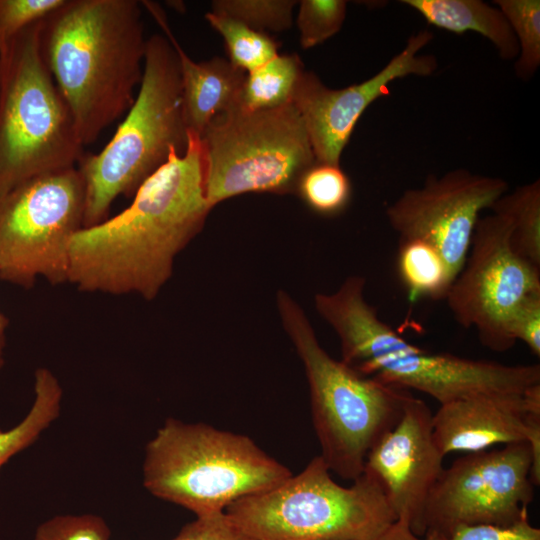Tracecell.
<instances>
[{
    "label": "cell",
    "instance_id": "cell-10",
    "mask_svg": "<svg viewBox=\"0 0 540 540\" xmlns=\"http://www.w3.org/2000/svg\"><path fill=\"white\" fill-rule=\"evenodd\" d=\"M528 442L467 453L443 468L423 516V537L447 540L460 526H509L528 515L534 497Z\"/></svg>",
    "mask_w": 540,
    "mask_h": 540
},
{
    "label": "cell",
    "instance_id": "cell-4",
    "mask_svg": "<svg viewBox=\"0 0 540 540\" xmlns=\"http://www.w3.org/2000/svg\"><path fill=\"white\" fill-rule=\"evenodd\" d=\"M143 486L196 517L270 490L292 472L250 437L168 418L145 447Z\"/></svg>",
    "mask_w": 540,
    "mask_h": 540
},
{
    "label": "cell",
    "instance_id": "cell-17",
    "mask_svg": "<svg viewBox=\"0 0 540 540\" xmlns=\"http://www.w3.org/2000/svg\"><path fill=\"white\" fill-rule=\"evenodd\" d=\"M365 283L362 276H350L335 292L314 298L317 312L340 339L341 361L356 371L375 358L416 347L379 318L364 298Z\"/></svg>",
    "mask_w": 540,
    "mask_h": 540
},
{
    "label": "cell",
    "instance_id": "cell-24",
    "mask_svg": "<svg viewBox=\"0 0 540 540\" xmlns=\"http://www.w3.org/2000/svg\"><path fill=\"white\" fill-rule=\"evenodd\" d=\"M205 18L224 39L228 60L245 73L262 66L279 54L277 42L267 33L211 11L206 13Z\"/></svg>",
    "mask_w": 540,
    "mask_h": 540
},
{
    "label": "cell",
    "instance_id": "cell-11",
    "mask_svg": "<svg viewBox=\"0 0 540 540\" xmlns=\"http://www.w3.org/2000/svg\"><path fill=\"white\" fill-rule=\"evenodd\" d=\"M510 234L503 214L480 218L466 262L445 297L454 319L474 327L481 344L494 352L514 346L511 316L524 298L540 292V268L514 251Z\"/></svg>",
    "mask_w": 540,
    "mask_h": 540
},
{
    "label": "cell",
    "instance_id": "cell-15",
    "mask_svg": "<svg viewBox=\"0 0 540 540\" xmlns=\"http://www.w3.org/2000/svg\"><path fill=\"white\" fill-rule=\"evenodd\" d=\"M380 382L425 393L439 404L478 393H523L540 383V366L429 353L416 346L404 353L375 358L357 370Z\"/></svg>",
    "mask_w": 540,
    "mask_h": 540
},
{
    "label": "cell",
    "instance_id": "cell-35",
    "mask_svg": "<svg viewBox=\"0 0 540 540\" xmlns=\"http://www.w3.org/2000/svg\"><path fill=\"white\" fill-rule=\"evenodd\" d=\"M8 318L0 311V369L5 363L6 329L8 327Z\"/></svg>",
    "mask_w": 540,
    "mask_h": 540
},
{
    "label": "cell",
    "instance_id": "cell-19",
    "mask_svg": "<svg viewBox=\"0 0 540 540\" xmlns=\"http://www.w3.org/2000/svg\"><path fill=\"white\" fill-rule=\"evenodd\" d=\"M430 25L462 34L468 31L488 39L504 61L516 60L519 46L503 13L481 0H402Z\"/></svg>",
    "mask_w": 540,
    "mask_h": 540
},
{
    "label": "cell",
    "instance_id": "cell-1",
    "mask_svg": "<svg viewBox=\"0 0 540 540\" xmlns=\"http://www.w3.org/2000/svg\"><path fill=\"white\" fill-rule=\"evenodd\" d=\"M112 218L80 229L69 243L68 282L80 291L136 293L150 301L173 272L174 259L202 230L210 206L199 137L168 161Z\"/></svg>",
    "mask_w": 540,
    "mask_h": 540
},
{
    "label": "cell",
    "instance_id": "cell-34",
    "mask_svg": "<svg viewBox=\"0 0 540 540\" xmlns=\"http://www.w3.org/2000/svg\"><path fill=\"white\" fill-rule=\"evenodd\" d=\"M375 540H434L416 535L407 524L395 521Z\"/></svg>",
    "mask_w": 540,
    "mask_h": 540
},
{
    "label": "cell",
    "instance_id": "cell-18",
    "mask_svg": "<svg viewBox=\"0 0 540 540\" xmlns=\"http://www.w3.org/2000/svg\"><path fill=\"white\" fill-rule=\"evenodd\" d=\"M141 4L159 24L177 53L186 126L189 133L200 137L216 115L239 106L246 73L221 57L195 62L174 37L162 8L151 1H141Z\"/></svg>",
    "mask_w": 540,
    "mask_h": 540
},
{
    "label": "cell",
    "instance_id": "cell-8",
    "mask_svg": "<svg viewBox=\"0 0 540 540\" xmlns=\"http://www.w3.org/2000/svg\"><path fill=\"white\" fill-rule=\"evenodd\" d=\"M199 140L212 208L249 192L295 194L299 179L316 162L292 103L262 110L236 106L216 115Z\"/></svg>",
    "mask_w": 540,
    "mask_h": 540
},
{
    "label": "cell",
    "instance_id": "cell-20",
    "mask_svg": "<svg viewBox=\"0 0 540 540\" xmlns=\"http://www.w3.org/2000/svg\"><path fill=\"white\" fill-rule=\"evenodd\" d=\"M63 389L54 373L45 367L34 373V398L24 418L10 429L0 427V471L16 454L34 444L60 416Z\"/></svg>",
    "mask_w": 540,
    "mask_h": 540
},
{
    "label": "cell",
    "instance_id": "cell-13",
    "mask_svg": "<svg viewBox=\"0 0 540 540\" xmlns=\"http://www.w3.org/2000/svg\"><path fill=\"white\" fill-rule=\"evenodd\" d=\"M433 39L429 30L411 35L405 47L369 79L342 89L327 87L313 72L303 71L291 103L307 131L316 162L340 165V158L363 112L389 92V84L410 75L431 76L434 55L420 54Z\"/></svg>",
    "mask_w": 540,
    "mask_h": 540
},
{
    "label": "cell",
    "instance_id": "cell-23",
    "mask_svg": "<svg viewBox=\"0 0 540 540\" xmlns=\"http://www.w3.org/2000/svg\"><path fill=\"white\" fill-rule=\"evenodd\" d=\"M507 217L514 251L540 268V181L506 192L491 207Z\"/></svg>",
    "mask_w": 540,
    "mask_h": 540
},
{
    "label": "cell",
    "instance_id": "cell-26",
    "mask_svg": "<svg viewBox=\"0 0 540 540\" xmlns=\"http://www.w3.org/2000/svg\"><path fill=\"white\" fill-rule=\"evenodd\" d=\"M494 4L507 19L518 42L516 76L528 80L540 65V1L496 0Z\"/></svg>",
    "mask_w": 540,
    "mask_h": 540
},
{
    "label": "cell",
    "instance_id": "cell-30",
    "mask_svg": "<svg viewBox=\"0 0 540 540\" xmlns=\"http://www.w3.org/2000/svg\"><path fill=\"white\" fill-rule=\"evenodd\" d=\"M104 519L95 514L57 515L41 523L33 540H110Z\"/></svg>",
    "mask_w": 540,
    "mask_h": 540
},
{
    "label": "cell",
    "instance_id": "cell-33",
    "mask_svg": "<svg viewBox=\"0 0 540 540\" xmlns=\"http://www.w3.org/2000/svg\"><path fill=\"white\" fill-rule=\"evenodd\" d=\"M173 540H249L229 520L225 511L196 517Z\"/></svg>",
    "mask_w": 540,
    "mask_h": 540
},
{
    "label": "cell",
    "instance_id": "cell-5",
    "mask_svg": "<svg viewBox=\"0 0 540 540\" xmlns=\"http://www.w3.org/2000/svg\"><path fill=\"white\" fill-rule=\"evenodd\" d=\"M276 303L304 365L320 456L330 471L354 481L364 471L369 450L396 425L412 393L332 358L318 342L304 310L286 291L277 292Z\"/></svg>",
    "mask_w": 540,
    "mask_h": 540
},
{
    "label": "cell",
    "instance_id": "cell-12",
    "mask_svg": "<svg viewBox=\"0 0 540 540\" xmlns=\"http://www.w3.org/2000/svg\"><path fill=\"white\" fill-rule=\"evenodd\" d=\"M508 183L467 169L430 174L423 185L407 189L386 209L400 240L420 239L435 247L455 278L462 270L480 213L491 209Z\"/></svg>",
    "mask_w": 540,
    "mask_h": 540
},
{
    "label": "cell",
    "instance_id": "cell-22",
    "mask_svg": "<svg viewBox=\"0 0 540 540\" xmlns=\"http://www.w3.org/2000/svg\"><path fill=\"white\" fill-rule=\"evenodd\" d=\"M398 271L413 299L445 298L454 281L438 250L420 239L400 240Z\"/></svg>",
    "mask_w": 540,
    "mask_h": 540
},
{
    "label": "cell",
    "instance_id": "cell-9",
    "mask_svg": "<svg viewBox=\"0 0 540 540\" xmlns=\"http://www.w3.org/2000/svg\"><path fill=\"white\" fill-rule=\"evenodd\" d=\"M77 167L31 178L0 197V279L29 289L38 277L68 282L69 243L83 228Z\"/></svg>",
    "mask_w": 540,
    "mask_h": 540
},
{
    "label": "cell",
    "instance_id": "cell-3",
    "mask_svg": "<svg viewBox=\"0 0 540 540\" xmlns=\"http://www.w3.org/2000/svg\"><path fill=\"white\" fill-rule=\"evenodd\" d=\"M189 142L177 53L165 35L147 38L143 76L133 104L109 143L84 156L77 168L84 184L83 228L108 218L115 199L134 196Z\"/></svg>",
    "mask_w": 540,
    "mask_h": 540
},
{
    "label": "cell",
    "instance_id": "cell-31",
    "mask_svg": "<svg viewBox=\"0 0 540 540\" xmlns=\"http://www.w3.org/2000/svg\"><path fill=\"white\" fill-rule=\"evenodd\" d=\"M508 331L515 343L522 341L534 355L540 356V292L520 302L511 316Z\"/></svg>",
    "mask_w": 540,
    "mask_h": 540
},
{
    "label": "cell",
    "instance_id": "cell-28",
    "mask_svg": "<svg viewBox=\"0 0 540 540\" xmlns=\"http://www.w3.org/2000/svg\"><path fill=\"white\" fill-rule=\"evenodd\" d=\"M297 27L300 45L310 49L337 34L345 21L347 1L302 0L299 2Z\"/></svg>",
    "mask_w": 540,
    "mask_h": 540
},
{
    "label": "cell",
    "instance_id": "cell-25",
    "mask_svg": "<svg viewBox=\"0 0 540 540\" xmlns=\"http://www.w3.org/2000/svg\"><path fill=\"white\" fill-rule=\"evenodd\" d=\"M295 194L317 214L335 216L348 206L352 185L340 165L315 162L299 179Z\"/></svg>",
    "mask_w": 540,
    "mask_h": 540
},
{
    "label": "cell",
    "instance_id": "cell-21",
    "mask_svg": "<svg viewBox=\"0 0 540 540\" xmlns=\"http://www.w3.org/2000/svg\"><path fill=\"white\" fill-rule=\"evenodd\" d=\"M303 71L302 61L297 54H278L246 73L239 106L247 110H262L291 103Z\"/></svg>",
    "mask_w": 540,
    "mask_h": 540
},
{
    "label": "cell",
    "instance_id": "cell-29",
    "mask_svg": "<svg viewBox=\"0 0 540 540\" xmlns=\"http://www.w3.org/2000/svg\"><path fill=\"white\" fill-rule=\"evenodd\" d=\"M64 0H0V54L24 29L43 20Z\"/></svg>",
    "mask_w": 540,
    "mask_h": 540
},
{
    "label": "cell",
    "instance_id": "cell-27",
    "mask_svg": "<svg viewBox=\"0 0 540 540\" xmlns=\"http://www.w3.org/2000/svg\"><path fill=\"white\" fill-rule=\"evenodd\" d=\"M296 4L294 0H215L211 12L236 19L259 32H281L292 26Z\"/></svg>",
    "mask_w": 540,
    "mask_h": 540
},
{
    "label": "cell",
    "instance_id": "cell-32",
    "mask_svg": "<svg viewBox=\"0 0 540 540\" xmlns=\"http://www.w3.org/2000/svg\"><path fill=\"white\" fill-rule=\"evenodd\" d=\"M447 540H540V529L524 516L509 526L477 524L460 526Z\"/></svg>",
    "mask_w": 540,
    "mask_h": 540
},
{
    "label": "cell",
    "instance_id": "cell-6",
    "mask_svg": "<svg viewBox=\"0 0 540 540\" xmlns=\"http://www.w3.org/2000/svg\"><path fill=\"white\" fill-rule=\"evenodd\" d=\"M344 487L315 456L296 475L226 509L249 540H375L396 517L380 483L363 472Z\"/></svg>",
    "mask_w": 540,
    "mask_h": 540
},
{
    "label": "cell",
    "instance_id": "cell-7",
    "mask_svg": "<svg viewBox=\"0 0 540 540\" xmlns=\"http://www.w3.org/2000/svg\"><path fill=\"white\" fill-rule=\"evenodd\" d=\"M41 21L0 54V197L84 156L70 111L41 54Z\"/></svg>",
    "mask_w": 540,
    "mask_h": 540
},
{
    "label": "cell",
    "instance_id": "cell-16",
    "mask_svg": "<svg viewBox=\"0 0 540 540\" xmlns=\"http://www.w3.org/2000/svg\"><path fill=\"white\" fill-rule=\"evenodd\" d=\"M540 393H478L441 404L432 414L435 443L445 456L528 442L540 427Z\"/></svg>",
    "mask_w": 540,
    "mask_h": 540
},
{
    "label": "cell",
    "instance_id": "cell-2",
    "mask_svg": "<svg viewBox=\"0 0 540 540\" xmlns=\"http://www.w3.org/2000/svg\"><path fill=\"white\" fill-rule=\"evenodd\" d=\"M137 0H64L41 22L43 61L83 146L127 112L147 39Z\"/></svg>",
    "mask_w": 540,
    "mask_h": 540
},
{
    "label": "cell",
    "instance_id": "cell-14",
    "mask_svg": "<svg viewBox=\"0 0 540 540\" xmlns=\"http://www.w3.org/2000/svg\"><path fill=\"white\" fill-rule=\"evenodd\" d=\"M444 455L432 433L427 403L410 396L396 425L369 450L364 471L381 485L396 520L423 537L429 494L443 470Z\"/></svg>",
    "mask_w": 540,
    "mask_h": 540
}]
</instances>
